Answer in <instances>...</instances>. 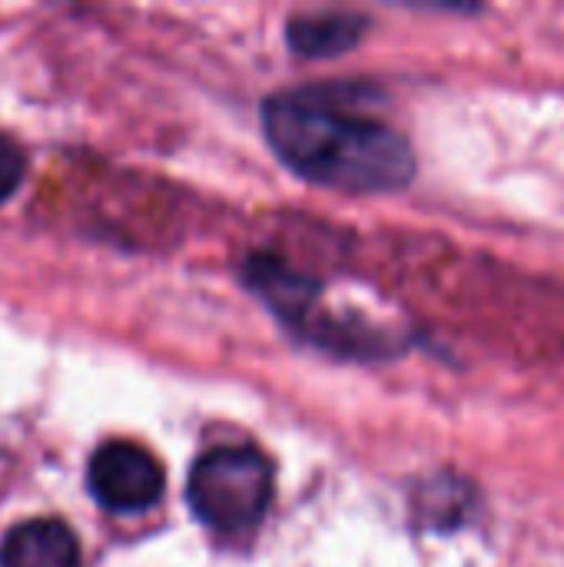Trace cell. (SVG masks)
<instances>
[{
    "instance_id": "cell-2",
    "label": "cell",
    "mask_w": 564,
    "mask_h": 567,
    "mask_svg": "<svg viewBox=\"0 0 564 567\" xmlns=\"http://www.w3.org/2000/svg\"><path fill=\"white\" fill-rule=\"evenodd\" d=\"M193 515L219 532L239 535L263 522L273 498V468L253 449H216L206 452L186 485Z\"/></svg>"
},
{
    "instance_id": "cell-5",
    "label": "cell",
    "mask_w": 564,
    "mask_h": 567,
    "mask_svg": "<svg viewBox=\"0 0 564 567\" xmlns=\"http://www.w3.org/2000/svg\"><path fill=\"white\" fill-rule=\"evenodd\" d=\"M366 33V20L352 13H312L289 23V43L306 56H336Z\"/></svg>"
},
{
    "instance_id": "cell-1",
    "label": "cell",
    "mask_w": 564,
    "mask_h": 567,
    "mask_svg": "<svg viewBox=\"0 0 564 567\" xmlns=\"http://www.w3.org/2000/svg\"><path fill=\"white\" fill-rule=\"evenodd\" d=\"M266 140L302 179L346 193H389L416 176V156L392 126L336 110L309 93H279L263 106Z\"/></svg>"
},
{
    "instance_id": "cell-6",
    "label": "cell",
    "mask_w": 564,
    "mask_h": 567,
    "mask_svg": "<svg viewBox=\"0 0 564 567\" xmlns=\"http://www.w3.org/2000/svg\"><path fill=\"white\" fill-rule=\"evenodd\" d=\"M23 169H27V163H23L20 146L10 143L7 136H0V203L17 193V186L23 179Z\"/></svg>"
},
{
    "instance_id": "cell-3",
    "label": "cell",
    "mask_w": 564,
    "mask_h": 567,
    "mask_svg": "<svg viewBox=\"0 0 564 567\" xmlns=\"http://www.w3.org/2000/svg\"><path fill=\"white\" fill-rule=\"evenodd\" d=\"M90 492L116 515L146 512L163 495L160 462L136 442H106L90 458Z\"/></svg>"
},
{
    "instance_id": "cell-4",
    "label": "cell",
    "mask_w": 564,
    "mask_h": 567,
    "mask_svg": "<svg viewBox=\"0 0 564 567\" xmlns=\"http://www.w3.org/2000/svg\"><path fill=\"white\" fill-rule=\"evenodd\" d=\"M0 567H80V548L63 522L33 518L3 538Z\"/></svg>"
}]
</instances>
